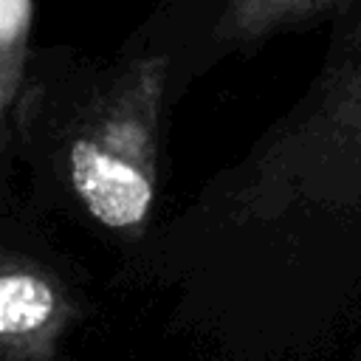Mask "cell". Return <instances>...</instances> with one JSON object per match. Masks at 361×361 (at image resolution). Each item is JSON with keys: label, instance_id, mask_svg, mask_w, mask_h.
I'll list each match as a JSON object with an SVG mask.
<instances>
[{"label": "cell", "instance_id": "obj_5", "mask_svg": "<svg viewBox=\"0 0 361 361\" xmlns=\"http://www.w3.org/2000/svg\"><path fill=\"white\" fill-rule=\"evenodd\" d=\"M59 299L54 285L23 265H8L0 276V333L31 336L51 324L56 316Z\"/></svg>", "mask_w": 361, "mask_h": 361}, {"label": "cell", "instance_id": "obj_1", "mask_svg": "<svg viewBox=\"0 0 361 361\" xmlns=\"http://www.w3.org/2000/svg\"><path fill=\"white\" fill-rule=\"evenodd\" d=\"M166 56H141L96 93L65 144V172L82 209L110 231H138L158 195V127Z\"/></svg>", "mask_w": 361, "mask_h": 361}, {"label": "cell", "instance_id": "obj_2", "mask_svg": "<svg viewBox=\"0 0 361 361\" xmlns=\"http://www.w3.org/2000/svg\"><path fill=\"white\" fill-rule=\"evenodd\" d=\"M234 192L268 214L293 203H361V39L324 76L316 99L254 155Z\"/></svg>", "mask_w": 361, "mask_h": 361}, {"label": "cell", "instance_id": "obj_3", "mask_svg": "<svg viewBox=\"0 0 361 361\" xmlns=\"http://www.w3.org/2000/svg\"><path fill=\"white\" fill-rule=\"evenodd\" d=\"M34 0H0V135L3 147L14 130L25 127L28 56H31Z\"/></svg>", "mask_w": 361, "mask_h": 361}, {"label": "cell", "instance_id": "obj_4", "mask_svg": "<svg viewBox=\"0 0 361 361\" xmlns=\"http://www.w3.org/2000/svg\"><path fill=\"white\" fill-rule=\"evenodd\" d=\"M353 3L361 0H226L217 17V37L226 42H254Z\"/></svg>", "mask_w": 361, "mask_h": 361}]
</instances>
